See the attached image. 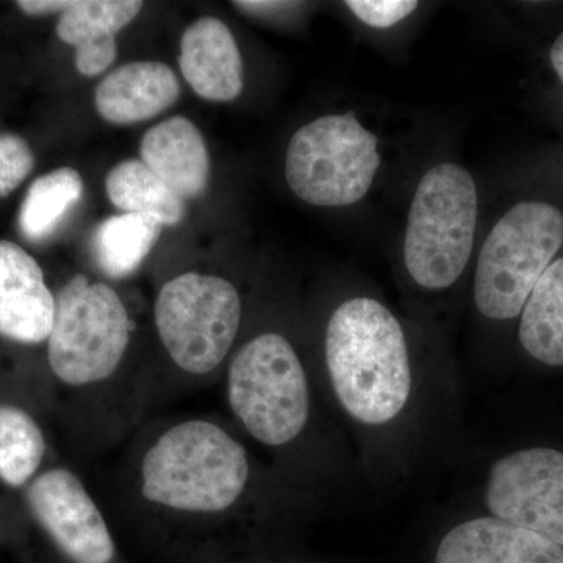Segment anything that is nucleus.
<instances>
[{"instance_id": "1", "label": "nucleus", "mask_w": 563, "mask_h": 563, "mask_svg": "<svg viewBox=\"0 0 563 563\" xmlns=\"http://www.w3.org/2000/svg\"><path fill=\"white\" fill-rule=\"evenodd\" d=\"M128 495L146 528L181 563H214V533L250 493L244 444L213 417H187L141 435Z\"/></svg>"}, {"instance_id": "2", "label": "nucleus", "mask_w": 563, "mask_h": 563, "mask_svg": "<svg viewBox=\"0 0 563 563\" xmlns=\"http://www.w3.org/2000/svg\"><path fill=\"white\" fill-rule=\"evenodd\" d=\"M324 358L336 399L363 424L390 422L412 391L409 344L399 318L372 296H352L325 324Z\"/></svg>"}, {"instance_id": "3", "label": "nucleus", "mask_w": 563, "mask_h": 563, "mask_svg": "<svg viewBox=\"0 0 563 563\" xmlns=\"http://www.w3.org/2000/svg\"><path fill=\"white\" fill-rule=\"evenodd\" d=\"M135 322L121 296L106 282L76 274L55 295V318L46 343L47 368L60 390L84 402V412L118 401Z\"/></svg>"}, {"instance_id": "4", "label": "nucleus", "mask_w": 563, "mask_h": 563, "mask_svg": "<svg viewBox=\"0 0 563 563\" xmlns=\"http://www.w3.org/2000/svg\"><path fill=\"white\" fill-rule=\"evenodd\" d=\"M479 222L476 177L454 161L428 166L410 196L399 244L410 284L429 295L455 287L476 257Z\"/></svg>"}, {"instance_id": "5", "label": "nucleus", "mask_w": 563, "mask_h": 563, "mask_svg": "<svg viewBox=\"0 0 563 563\" xmlns=\"http://www.w3.org/2000/svg\"><path fill=\"white\" fill-rule=\"evenodd\" d=\"M563 250V210L521 199L492 222L477 243L473 302L485 320L520 317L532 288Z\"/></svg>"}, {"instance_id": "6", "label": "nucleus", "mask_w": 563, "mask_h": 563, "mask_svg": "<svg viewBox=\"0 0 563 563\" xmlns=\"http://www.w3.org/2000/svg\"><path fill=\"white\" fill-rule=\"evenodd\" d=\"M225 401L255 442L290 446L312 413L309 377L298 351L280 332H261L233 352L225 365Z\"/></svg>"}, {"instance_id": "7", "label": "nucleus", "mask_w": 563, "mask_h": 563, "mask_svg": "<svg viewBox=\"0 0 563 563\" xmlns=\"http://www.w3.org/2000/svg\"><path fill=\"white\" fill-rule=\"evenodd\" d=\"M384 158L383 136L357 111L322 114L291 136L285 180L309 206L344 209L368 198Z\"/></svg>"}, {"instance_id": "8", "label": "nucleus", "mask_w": 563, "mask_h": 563, "mask_svg": "<svg viewBox=\"0 0 563 563\" xmlns=\"http://www.w3.org/2000/svg\"><path fill=\"white\" fill-rule=\"evenodd\" d=\"M243 320L242 295L231 280L196 272L166 282L154 303L158 340L174 369L207 384L231 361Z\"/></svg>"}, {"instance_id": "9", "label": "nucleus", "mask_w": 563, "mask_h": 563, "mask_svg": "<svg viewBox=\"0 0 563 563\" xmlns=\"http://www.w3.org/2000/svg\"><path fill=\"white\" fill-rule=\"evenodd\" d=\"M22 499L62 563H125L101 506L74 470L46 466Z\"/></svg>"}, {"instance_id": "10", "label": "nucleus", "mask_w": 563, "mask_h": 563, "mask_svg": "<svg viewBox=\"0 0 563 563\" xmlns=\"http://www.w3.org/2000/svg\"><path fill=\"white\" fill-rule=\"evenodd\" d=\"M485 504L493 517L563 548V453L531 448L499 459L488 474Z\"/></svg>"}, {"instance_id": "11", "label": "nucleus", "mask_w": 563, "mask_h": 563, "mask_svg": "<svg viewBox=\"0 0 563 563\" xmlns=\"http://www.w3.org/2000/svg\"><path fill=\"white\" fill-rule=\"evenodd\" d=\"M54 318L55 292L38 262L0 240V336L21 346L46 344Z\"/></svg>"}, {"instance_id": "12", "label": "nucleus", "mask_w": 563, "mask_h": 563, "mask_svg": "<svg viewBox=\"0 0 563 563\" xmlns=\"http://www.w3.org/2000/svg\"><path fill=\"white\" fill-rule=\"evenodd\" d=\"M435 563H563V548L509 521L484 517L451 529Z\"/></svg>"}, {"instance_id": "13", "label": "nucleus", "mask_w": 563, "mask_h": 563, "mask_svg": "<svg viewBox=\"0 0 563 563\" xmlns=\"http://www.w3.org/2000/svg\"><path fill=\"white\" fill-rule=\"evenodd\" d=\"M179 65L192 91L206 101L232 102L242 95V54L231 29L218 18H201L184 32Z\"/></svg>"}, {"instance_id": "14", "label": "nucleus", "mask_w": 563, "mask_h": 563, "mask_svg": "<svg viewBox=\"0 0 563 563\" xmlns=\"http://www.w3.org/2000/svg\"><path fill=\"white\" fill-rule=\"evenodd\" d=\"M180 96L176 73L161 62H132L111 70L96 88V110L110 124L152 120Z\"/></svg>"}, {"instance_id": "15", "label": "nucleus", "mask_w": 563, "mask_h": 563, "mask_svg": "<svg viewBox=\"0 0 563 563\" xmlns=\"http://www.w3.org/2000/svg\"><path fill=\"white\" fill-rule=\"evenodd\" d=\"M140 157L184 201L201 198L209 187V151L187 118H169L151 128L141 140Z\"/></svg>"}, {"instance_id": "16", "label": "nucleus", "mask_w": 563, "mask_h": 563, "mask_svg": "<svg viewBox=\"0 0 563 563\" xmlns=\"http://www.w3.org/2000/svg\"><path fill=\"white\" fill-rule=\"evenodd\" d=\"M143 10L136 0H73L57 22L58 38L76 47V68L95 77L117 60V35Z\"/></svg>"}, {"instance_id": "17", "label": "nucleus", "mask_w": 563, "mask_h": 563, "mask_svg": "<svg viewBox=\"0 0 563 563\" xmlns=\"http://www.w3.org/2000/svg\"><path fill=\"white\" fill-rule=\"evenodd\" d=\"M49 442L38 418L14 401H0V484L22 492L44 468Z\"/></svg>"}, {"instance_id": "18", "label": "nucleus", "mask_w": 563, "mask_h": 563, "mask_svg": "<svg viewBox=\"0 0 563 563\" xmlns=\"http://www.w3.org/2000/svg\"><path fill=\"white\" fill-rule=\"evenodd\" d=\"M520 342L536 361L563 366V257L542 274L521 310Z\"/></svg>"}, {"instance_id": "19", "label": "nucleus", "mask_w": 563, "mask_h": 563, "mask_svg": "<svg viewBox=\"0 0 563 563\" xmlns=\"http://www.w3.org/2000/svg\"><path fill=\"white\" fill-rule=\"evenodd\" d=\"M163 224L147 214L122 213L107 218L92 236V252L110 279H124L140 268L162 235Z\"/></svg>"}, {"instance_id": "20", "label": "nucleus", "mask_w": 563, "mask_h": 563, "mask_svg": "<svg viewBox=\"0 0 563 563\" xmlns=\"http://www.w3.org/2000/svg\"><path fill=\"white\" fill-rule=\"evenodd\" d=\"M106 190L110 202L122 213L147 214L157 218L163 225L179 224L187 213L184 199L136 158L118 163L110 169Z\"/></svg>"}, {"instance_id": "21", "label": "nucleus", "mask_w": 563, "mask_h": 563, "mask_svg": "<svg viewBox=\"0 0 563 563\" xmlns=\"http://www.w3.org/2000/svg\"><path fill=\"white\" fill-rule=\"evenodd\" d=\"M84 180L76 169L60 168L38 177L22 202L20 229L29 242L49 239L65 221L66 214L79 203Z\"/></svg>"}, {"instance_id": "22", "label": "nucleus", "mask_w": 563, "mask_h": 563, "mask_svg": "<svg viewBox=\"0 0 563 563\" xmlns=\"http://www.w3.org/2000/svg\"><path fill=\"white\" fill-rule=\"evenodd\" d=\"M35 168V155L27 141L14 133H0V199L27 179Z\"/></svg>"}, {"instance_id": "23", "label": "nucleus", "mask_w": 563, "mask_h": 563, "mask_svg": "<svg viewBox=\"0 0 563 563\" xmlns=\"http://www.w3.org/2000/svg\"><path fill=\"white\" fill-rule=\"evenodd\" d=\"M344 7L365 27L388 31L409 20L420 3L413 0H350Z\"/></svg>"}, {"instance_id": "24", "label": "nucleus", "mask_w": 563, "mask_h": 563, "mask_svg": "<svg viewBox=\"0 0 563 563\" xmlns=\"http://www.w3.org/2000/svg\"><path fill=\"white\" fill-rule=\"evenodd\" d=\"M243 13L251 14V16L257 18H274L280 13H287V11L298 10L302 7L298 2H268V0H250V2H233Z\"/></svg>"}, {"instance_id": "25", "label": "nucleus", "mask_w": 563, "mask_h": 563, "mask_svg": "<svg viewBox=\"0 0 563 563\" xmlns=\"http://www.w3.org/2000/svg\"><path fill=\"white\" fill-rule=\"evenodd\" d=\"M25 14L41 16V14L63 13L73 5V0H21L16 3Z\"/></svg>"}, {"instance_id": "26", "label": "nucleus", "mask_w": 563, "mask_h": 563, "mask_svg": "<svg viewBox=\"0 0 563 563\" xmlns=\"http://www.w3.org/2000/svg\"><path fill=\"white\" fill-rule=\"evenodd\" d=\"M550 62L555 76L563 85V32L559 33L558 38L551 44Z\"/></svg>"}]
</instances>
